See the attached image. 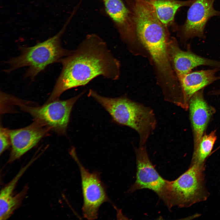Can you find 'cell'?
Wrapping results in <instances>:
<instances>
[{
	"instance_id": "cell-13",
	"label": "cell",
	"mask_w": 220,
	"mask_h": 220,
	"mask_svg": "<svg viewBox=\"0 0 220 220\" xmlns=\"http://www.w3.org/2000/svg\"><path fill=\"white\" fill-rule=\"evenodd\" d=\"M220 68L190 72L184 76L180 80L181 88L183 108L188 109L189 103L192 97L196 92L204 89L215 81L220 79V76L216 73Z\"/></svg>"
},
{
	"instance_id": "cell-16",
	"label": "cell",
	"mask_w": 220,
	"mask_h": 220,
	"mask_svg": "<svg viewBox=\"0 0 220 220\" xmlns=\"http://www.w3.org/2000/svg\"><path fill=\"white\" fill-rule=\"evenodd\" d=\"M217 139L215 130L202 138L197 148L193 150L191 164L204 165L206 160L210 155Z\"/></svg>"
},
{
	"instance_id": "cell-5",
	"label": "cell",
	"mask_w": 220,
	"mask_h": 220,
	"mask_svg": "<svg viewBox=\"0 0 220 220\" xmlns=\"http://www.w3.org/2000/svg\"><path fill=\"white\" fill-rule=\"evenodd\" d=\"M66 100L54 101L46 102L41 106L27 105L23 101L16 98L14 104L21 110L31 115L35 121L40 123L60 135H65L73 107L77 100L85 93Z\"/></svg>"
},
{
	"instance_id": "cell-1",
	"label": "cell",
	"mask_w": 220,
	"mask_h": 220,
	"mask_svg": "<svg viewBox=\"0 0 220 220\" xmlns=\"http://www.w3.org/2000/svg\"><path fill=\"white\" fill-rule=\"evenodd\" d=\"M59 62L62 69L47 102L58 99L68 90L86 85L97 76L115 81L120 74L119 61L106 42L94 33L87 35L75 50Z\"/></svg>"
},
{
	"instance_id": "cell-4",
	"label": "cell",
	"mask_w": 220,
	"mask_h": 220,
	"mask_svg": "<svg viewBox=\"0 0 220 220\" xmlns=\"http://www.w3.org/2000/svg\"><path fill=\"white\" fill-rule=\"evenodd\" d=\"M204 165L191 164L177 179L169 181L164 202L169 209L174 206L185 207L205 200L208 193L204 183Z\"/></svg>"
},
{
	"instance_id": "cell-18",
	"label": "cell",
	"mask_w": 220,
	"mask_h": 220,
	"mask_svg": "<svg viewBox=\"0 0 220 220\" xmlns=\"http://www.w3.org/2000/svg\"><path fill=\"white\" fill-rule=\"evenodd\" d=\"M214 93L216 95H220V90H215Z\"/></svg>"
},
{
	"instance_id": "cell-2",
	"label": "cell",
	"mask_w": 220,
	"mask_h": 220,
	"mask_svg": "<svg viewBox=\"0 0 220 220\" xmlns=\"http://www.w3.org/2000/svg\"><path fill=\"white\" fill-rule=\"evenodd\" d=\"M87 95L104 107L114 122L135 130L139 136V146L145 145L156 125L155 116L151 108L125 96L104 97L92 89L89 90Z\"/></svg>"
},
{
	"instance_id": "cell-17",
	"label": "cell",
	"mask_w": 220,
	"mask_h": 220,
	"mask_svg": "<svg viewBox=\"0 0 220 220\" xmlns=\"http://www.w3.org/2000/svg\"><path fill=\"white\" fill-rule=\"evenodd\" d=\"M9 129L0 127V154L1 155L11 145Z\"/></svg>"
},
{
	"instance_id": "cell-14",
	"label": "cell",
	"mask_w": 220,
	"mask_h": 220,
	"mask_svg": "<svg viewBox=\"0 0 220 220\" xmlns=\"http://www.w3.org/2000/svg\"><path fill=\"white\" fill-rule=\"evenodd\" d=\"M33 158L22 167L15 176L1 190L0 194V219H7L17 208L21 200L20 193L15 196L13 194L18 180L29 167L35 161Z\"/></svg>"
},
{
	"instance_id": "cell-8",
	"label": "cell",
	"mask_w": 220,
	"mask_h": 220,
	"mask_svg": "<svg viewBox=\"0 0 220 220\" xmlns=\"http://www.w3.org/2000/svg\"><path fill=\"white\" fill-rule=\"evenodd\" d=\"M215 0H193L188 10L184 24L179 28V36L182 41L196 37H205L204 31L208 20L213 16H220V11L213 7Z\"/></svg>"
},
{
	"instance_id": "cell-6",
	"label": "cell",
	"mask_w": 220,
	"mask_h": 220,
	"mask_svg": "<svg viewBox=\"0 0 220 220\" xmlns=\"http://www.w3.org/2000/svg\"><path fill=\"white\" fill-rule=\"evenodd\" d=\"M70 154L78 165L80 172L83 200V216L88 220L96 219L100 206L104 203L110 201L105 186L98 172H90L82 165L74 148L71 149Z\"/></svg>"
},
{
	"instance_id": "cell-9",
	"label": "cell",
	"mask_w": 220,
	"mask_h": 220,
	"mask_svg": "<svg viewBox=\"0 0 220 220\" xmlns=\"http://www.w3.org/2000/svg\"><path fill=\"white\" fill-rule=\"evenodd\" d=\"M106 13L112 20L123 41L134 53L139 43L130 12L123 0H101Z\"/></svg>"
},
{
	"instance_id": "cell-7",
	"label": "cell",
	"mask_w": 220,
	"mask_h": 220,
	"mask_svg": "<svg viewBox=\"0 0 220 220\" xmlns=\"http://www.w3.org/2000/svg\"><path fill=\"white\" fill-rule=\"evenodd\" d=\"M136 156V180L129 191L148 189L155 192L163 202L165 200L169 181L164 179L155 168L148 156L146 145L134 147Z\"/></svg>"
},
{
	"instance_id": "cell-15",
	"label": "cell",
	"mask_w": 220,
	"mask_h": 220,
	"mask_svg": "<svg viewBox=\"0 0 220 220\" xmlns=\"http://www.w3.org/2000/svg\"><path fill=\"white\" fill-rule=\"evenodd\" d=\"M160 21L167 27L174 22L178 10L181 7L189 6L193 0H149Z\"/></svg>"
},
{
	"instance_id": "cell-10",
	"label": "cell",
	"mask_w": 220,
	"mask_h": 220,
	"mask_svg": "<svg viewBox=\"0 0 220 220\" xmlns=\"http://www.w3.org/2000/svg\"><path fill=\"white\" fill-rule=\"evenodd\" d=\"M167 48L171 65L179 82L184 76L197 67L205 65L220 68V61L203 57L189 50H182L174 38H171Z\"/></svg>"
},
{
	"instance_id": "cell-11",
	"label": "cell",
	"mask_w": 220,
	"mask_h": 220,
	"mask_svg": "<svg viewBox=\"0 0 220 220\" xmlns=\"http://www.w3.org/2000/svg\"><path fill=\"white\" fill-rule=\"evenodd\" d=\"M50 130L36 121L26 127L9 130L11 148L9 161L18 159L32 148Z\"/></svg>"
},
{
	"instance_id": "cell-3",
	"label": "cell",
	"mask_w": 220,
	"mask_h": 220,
	"mask_svg": "<svg viewBox=\"0 0 220 220\" xmlns=\"http://www.w3.org/2000/svg\"><path fill=\"white\" fill-rule=\"evenodd\" d=\"M71 20L69 18L64 27L53 37L32 46L20 47L19 55L5 62L9 67L5 72L9 73L28 67L25 76L32 79L48 65L59 62L61 59L69 55L72 50L62 46L61 38Z\"/></svg>"
},
{
	"instance_id": "cell-12",
	"label": "cell",
	"mask_w": 220,
	"mask_h": 220,
	"mask_svg": "<svg viewBox=\"0 0 220 220\" xmlns=\"http://www.w3.org/2000/svg\"><path fill=\"white\" fill-rule=\"evenodd\" d=\"M204 89L193 94L189 103L188 108L193 133V150L198 145L215 112V108L209 105L204 99Z\"/></svg>"
}]
</instances>
